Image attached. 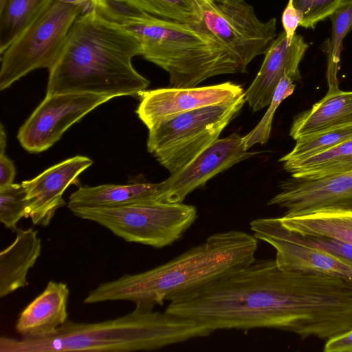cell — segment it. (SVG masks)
I'll list each match as a JSON object with an SVG mask.
<instances>
[{"instance_id": "1", "label": "cell", "mask_w": 352, "mask_h": 352, "mask_svg": "<svg viewBox=\"0 0 352 352\" xmlns=\"http://www.w3.org/2000/svg\"><path fill=\"white\" fill-rule=\"evenodd\" d=\"M165 311L220 329L273 328L301 339H329L352 329V280L285 270L255 260L170 301Z\"/></svg>"}, {"instance_id": "2", "label": "cell", "mask_w": 352, "mask_h": 352, "mask_svg": "<svg viewBox=\"0 0 352 352\" xmlns=\"http://www.w3.org/2000/svg\"><path fill=\"white\" fill-rule=\"evenodd\" d=\"M141 54L138 38L124 26L96 10L85 12L74 22L49 69L46 95L138 96L149 85L131 63Z\"/></svg>"}, {"instance_id": "3", "label": "cell", "mask_w": 352, "mask_h": 352, "mask_svg": "<svg viewBox=\"0 0 352 352\" xmlns=\"http://www.w3.org/2000/svg\"><path fill=\"white\" fill-rule=\"evenodd\" d=\"M257 248L258 239L246 232L215 233L166 263L100 283L84 302L129 300L135 305H162L252 263Z\"/></svg>"}, {"instance_id": "4", "label": "cell", "mask_w": 352, "mask_h": 352, "mask_svg": "<svg viewBox=\"0 0 352 352\" xmlns=\"http://www.w3.org/2000/svg\"><path fill=\"white\" fill-rule=\"evenodd\" d=\"M212 331L191 319L136 304L122 316L98 322L67 320L54 333L20 339L1 336L0 352H133L153 351Z\"/></svg>"}, {"instance_id": "5", "label": "cell", "mask_w": 352, "mask_h": 352, "mask_svg": "<svg viewBox=\"0 0 352 352\" xmlns=\"http://www.w3.org/2000/svg\"><path fill=\"white\" fill-rule=\"evenodd\" d=\"M118 23L138 38L141 56L168 74L171 87H193L212 76L243 73L234 55L201 25L137 10Z\"/></svg>"}, {"instance_id": "6", "label": "cell", "mask_w": 352, "mask_h": 352, "mask_svg": "<svg viewBox=\"0 0 352 352\" xmlns=\"http://www.w3.org/2000/svg\"><path fill=\"white\" fill-rule=\"evenodd\" d=\"M245 102L243 94L156 123L148 129V151L170 175L177 173L219 139Z\"/></svg>"}, {"instance_id": "7", "label": "cell", "mask_w": 352, "mask_h": 352, "mask_svg": "<svg viewBox=\"0 0 352 352\" xmlns=\"http://www.w3.org/2000/svg\"><path fill=\"white\" fill-rule=\"evenodd\" d=\"M76 217L94 221L127 242L162 248L193 224L197 208L182 203L153 202L117 207H75Z\"/></svg>"}, {"instance_id": "8", "label": "cell", "mask_w": 352, "mask_h": 352, "mask_svg": "<svg viewBox=\"0 0 352 352\" xmlns=\"http://www.w3.org/2000/svg\"><path fill=\"white\" fill-rule=\"evenodd\" d=\"M85 12L77 6L54 0L1 54L0 90L30 72L50 69L56 62L75 20Z\"/></svg>"}, {"instance_id": "9", "label": "cell", "mask_w": 352, "mask_h": 352, "mask_svg": "<svg viewBox=\"0 0 352 352\" xmlns=\"http://www.w3.org/2000/svg\"><path fill=\"white\" fill-rule=\"evenodd\" d=\"M192 1L201 26L234 55L243 73L254 58L265 54L277 36L276 18L261 21L245 1Z\"/></svg>"}, {"instance_id": "10", "label": "cell", "mask_w": 352, "mask_h": 352, "mask_svg": "<svg viewBox=\"0 0 352 352\" xmlns=\"http://www.w3.org/2000/svg\"><path fill=\"white\" fill-rule=\"evenodd\" d=\"M110 99L88 93L46 95L20 127L17 139L29 153L45 151L58 142L71 126Z\"/></svg>"}, {"instance_id": "11", "label": "cell", "mask_w": 352, "mask_h": 352, "mask_svg": "<svg viewBox=\"0 0 352 352\" xmlns=\"http://www.w3.org/2000/svg\"><path fill=\"white\" fill-rule=\"evenodd\" d=\"M250 229L257 239L276 251V262L285 270L333 276L352 280V266L305 243L300 235L285 228L280 218L252 220Z\"/></svg>"}, {"instance_id": "12", "label": "cell", "mask_w": 352, "mask_h": 352, "mask_svg": "<svg viewBox=\"0 0 352 352\" xmlns=\"http://www.w3.org/2000/svg\"><path fill=\"white\" fill-rule=\"evenodd\" d=\"M254 155L245 149L243 137L236 133L218 139L181 170L160 182L159 202L182 203L212 177Z\"/></svg>"}, {"instance_id": "13", "label": "cell", "mask_w": 352, "mask_h": 352, "mask_svg": "<svg viewBox=\"0 0 352 352\" xmlns=\"http://www.w3.org/2000/svg\"><path fill=\"white\" fill-rule=\"evenodd\" d=\"M267 202L292 217L322 209L352 210V171L318 179L290 177Z\"/></svg>"}, {"instance_id": "14", "label": "cell", "mask_w": 352, "mask_h": 352, "mask_svg": "<svg viewBox=\"0 0 352 352\" xmlns=\"http://www.w3.org/2000/svg\"><path fill=\"white\" fill-rule=\"evenodd\" d=\"M243 94L242 87L231 82L205 87L144 90L138 95L140 102L136 113L149 129L177 115L231 101Z\"/></svg>"}, {"instance_id": "15", "label": "cell", "mask_w": 352, "mask_h": 352, "mask_svg": "<svg viewBox=\"0 0 352 352\" xmlns=\"http://www.w3.org/2000/svg\"><path fill=\"white\" fill-rule=\"evenodd\" d=\"M92 164L88 157L76 155L21 182L26 192L28 217L33 224L45 227L50 223L56 211L66 204L63 198L65 190L76 184L79 175Z\"/></svg>"}, {"instance_id": "16", "label": "cell", "mask_w": 352, "mask_h": 352, "mask_svg": "<svg viewBox=\"0 0 352 352\" xmlns=\"http://www.w3.org/2000/svg\"><path fill=\"white\" fill-rule=\"evenodd\" d=\"M308 47L300 35L295 34L290 45L284 31L277 35L266 52L256 78L244 92L245 102L253 111L270 104L275 89L285 75L293 81L300 80L299 64Z\"/></svg>"}, {"instance_id": "17", "label": "cell", "mask_w": 352, "mask_h": 352, "mask_svg": "<svg viewBox=\"0 0 352 352\" xmlns=\"http://www.w3.org/2000/svg\"><path fill=\"white\" fill-rule=\"evenodd\" d=\"M69 290L62 282L50 280L43 292L20 313L16 331L23 337L44 336L68 320Z\"/></svg>"}, {"instance_id": "18", "label": "cell", "mask_w": 352, "mask_h": 352, "mask_svg": "<svg viewBox=\"0 0 352 352\" xmlns=\"http://www.w3.org/2000/svg\"><path fill=\"white\" fill-rule=\"evenodd\" d=\"M352 124V91L329 87L327 94L294 118L289 135L294 140Z\"/></svg>"}, {"instance_id": "19", "label": "cell", "mask_w": 352, "mask_h": 352, "mask_svg": "<svg viewBox=\"0 0 352 352\" xmlns=\"http://www.w3.org/2000/svg\"><path fill=\"white\" fill-rule=\"evenodd\" d=\"M13 242L0 252V297L28 285L27 276L41 252V241L32 228H18Z\"/></svg>"}, {"instance_id": "20", "label": "cell", "mask_w": 352, "mask_h": 352, "mask_svg": "<svg viewBox=\"0 0 352 352\" xmlns=\"http://www.w3.org/2000/svg\"><path fill=\"white\" fill-rule=\"evenodd\" d=\"M160 183L81 186L69 197L67 207H117L159 202Z\"/></svg>"}, {"instance_id": "21", "label": "cell", "mask_w": 352, "mask_h": 352, "mask_svg": "<svg viewBox=\"0 0 352 352\" xmlns=\"http://www.w3.org/2000/svg\"><path fill=\"white\" fill-rule=\"evenodd\" d=\"M279 218L285 228L298 234L329 236L352 245V210L322 209Z\"/></svg>"}, {"instance_id": "22", "label": "cell", "mask_w": 352, "mask_h": 352, "mask_svg": "<svg viewBox=\"0 0 352 352\" xmlns=\"http://www.w3.org/2000/svg\"><path fill=\"white\" fill-rule=\"evenodd\" d=\"M292 177L318 179L352 171V139L307 158L283 163Z\"/></svg>"}, {"instance_id": "23", "label": "cell", "mask_w": 352, "mask_h": 352, "mask_svg": "<svg viewBox=\"0 0 352 352\" xmlns=\"http://www.w3.org/2000/svg\"><path fill=\"white\" fill-rule=\"evenodd\" d=\"M54 0H5L0 3V53Z\"/></svg>"}, {"instance_id": "24", "label": "cell", "mask_w": 352, "mask_h": 352, "mask_svg": "<svg viewBox=\"0 0 352 352\" xmlns=\"http://www.w3.org/2000/svg\"><path fill=\"white\" fill-rule=\"evenodd\" d=\"M124 7L192 25L200 19L192 0H113Z\"/></svg>"}, {"instance_id": "25", "label": "cell", "mask_w": 352, "mask_h": 352, "mask_svg": "<svg viewBox=\"0 0 352 352\" xmlns=\"http://www.w3.org/2000/svg\"><path fill=\"white\" fill-rule=\"evenodd\" d=\"M332 23L331 40L327 45V79L329 87H338L337 74L344 37L352 29V0L345 1L329 17Z\"/></svg>"}, {"instance_id": "26", "label": "cell", "mask_w": 352, "mask_h": 352, "mask_svg": "<svg viewBox=\"0 0 352 352\" xmlns=\"http://www.w3.org/2000/svg\"><path fill=\"white\" fill-rule=\"evenodd\" d=\"M352 139V124L296 140L294 148L282 157V163L303 160Z\"/></svg>"}, {"instance_id": "27", "label": "cell", "mask_w": 352, "mask_h": 352, "mask_svg": "<svg viewBox=\"0 0 352 352\" xmlns=\"http://www.w3.org/2000/svg\"><path fill=\"white\" fill-rule=\"evenodd\" d=\"M295 89L294 81L285 75L279 81L269 107L258 124L245 136L243 140L245 149L248 150L256 144H265L269 140L274 113L280 103L291 96Z\"/></svg>"}, {"instance_id": "28", "label": "cell", "mask_w": 352, "mask_h": 352, "mask_svg": "<svg viewBox=\"0 0 352 352\" xmlns=\"http://www.w3.org/2000/svg\"><path fill=\"white\" fill-rule=\"evenodd\" d=\"M28 217L26 192L21 184H12L0 188V221L8 229L16 232L17 223Z\"/></svg>"}, {"instance_id": "29", "label": "cell", "mask_w": 352, "mask_h": 352, "mask_svg": "<svg viewBox=\"0 0 352 352\" xmlns=\"http://www.w3.org/2000/svg\"><path fill=\"white\" fill-rule=\"evenodd\" d=\"M347 0H292L299 12L300 26L314 29L317 23L330 17Z\"/></svg>"}, {"instance_id": "30", "label": "cell", "mask_w": 352, "mask_h": 352, "mask_svg": "<svg viewBox=\"0 0 352 352\" xmlns=\"http://www.w3.org/2000/svg\"><path fill=\"white\" fill-rule=\"evenodd\" d=\"M300 236L305 243L352 266L351 244L329 236L305 235H300Z\"/></svg>"}, {"instance_id": "31", "label": "cell", "mask_w": 352, "mask_h": 352, "mask_svg": "<svg viewBox=\"0 0 352 352\" xmlns=\"http://www.w3.org/2000/svg\"><path fill=\"white\" fill-rule=\"evenodd\" d=\"M300 21L299 12L294 8L292 0H289L281 16L282 25L289 45L291 44Z\"/></svg>"}, {"instance_id": "32", "label": "cell", "mask_w": 352, "mask_h": 352, "mask_svg": "<svg viewBox=\"0 0 352 352\" xmlns=\"http://www.w3.org/2000/svg\"><path fill=\"white\" fill-rule=\"evenodd\" d=\"M324 352H352V329L327 340Z\"/></svg>"}, {"instance_id": "33", "label": "cell", "mask_w": 352, "mask_h": 352, "mask_svg": "<svg viewBox=\"0 0 352 352\" xmlns=\"http://www.w3.org/2000/svg\"><path fill=\"white\" fill-rule=\"evenodd\" d=\"M15 175L13 162L6 154L0 155V188L13 184Z\"/></svg>"}, {"instance_id": "34", "label": "cell", "mask_w": 352, "mask_h": 352, "mask_svg": "<svg viewBox=\"0 0 352 352\" xmlns=\"http://www.w3.org/2000/svg\"><path fill=\"white\" fill-rule=\"evenodd\" d=\"M62 3L82 6L85 12L96 10L100 12L105 6L107 0H58Z\"/></svg>"}, {"instance_id": "35", "label": "cell", "mask_w": 352, "mask_h": 352, "mask_svg": "<svg viewBox=\"0 0 352 352\" xmlns=\"http://www.w3.org/2000/svg\"><path fill=\"white\" fill-rule=\"evenodd\" d=\"M6 133L2 123L0 124V155L6 154Z\"/></svg>"}, {"instance_id": "36", "label": "cell", "mask_w": 352, "mask_h": 352, "mask_svg": "<svg viewBox=\"0 0 352 352\" xmlns=\"http://www.w3.org/2000/svg\"><path fill=\"white\" fill-rule=\"evenodd\" d=\"M226 1H234V2H238V1H245V0H226Z\"/></svg>"}]
</instances>
